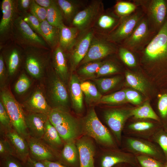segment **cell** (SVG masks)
<instances>
[{"label": "cell", "instance_id": "cell-1", "mask_svg": "<svg viewBox=\"0 0 167 167\" xmlns=\"http://www.w3.org/2000/svg\"><path fill=\"white\" fill-rule=\"evenodd\" d=\"M142 62L167 72V18L161 28L141 52Z\"/></svg>", "mask_w": 167, "mask_h": 167}, {"label": "cell", "instance_id": "cell-2", "mask_svg": "<svg viewBox=\"0 0 167 167\" xmlns=\"http://www.w3.org/2000/svg\"><path fill=\"white\" fill-rule=\"evenodd\" d=\"M83 135L92 138L100 146L108 149H115L116 145L110 132L101 122L93 108L80 120Z\"/></svg>", "mask_w": 167, "mask_h": 167}, {"label": "cell", "instance_id": "cell-3", "mask_svg": "<svg viewBox=\"0 0 167 167\" xmlns=\"http://www.w3.org/2000/svg\"><path fill=\"white\" fill-rule=\"evenodd\" d=\"M10 40L24 50L31 47L50 49L44 38L34 31L20 15L13 24Z\"/></svg>", "mask_w": 167, "mask_h": 167}, {"label": "cell", "instance_id": "cell-4", "mask_svg": "<svg viewBox=\"0 0 167 167\" xmlns=\"http://www.w3.org/2000/svg\"><path fill=\"white\" fill-rule=\"evenodd\" d=\"M51 53L50 49L38 47L24 50L23 63L27 72L35 79L42 77L50 65Z\"/></svg>", "mask_w": 167, "mask_h": 167}, {"label": "cell", "instance_id": "cell-5", "mask_svg": "<svg viewBox=\"0 0 167 167\" xmlns=\"http://www.w3.org/2000/svg\"><path fill=\"white\" fill-rule=\"evenodd\" d=\"M45 73L46 95L50 106L68 110L69 98L65 83L56 74L51 66Z\"/></svg>", "mask_w": 167, "mask_h": 167}, {"label": "cell", "instance_id": "cell-6", "mask_svg": "<svg viewBox=\"0 0 167 167\" xmlns=\"http://www.w3.org/2000/svg\"><path fill=\"white\" fill-rule=\"evenodd\" d=\"M157 33L151 27L145 15L130 36L118 46L138 54L145 48Z\"/></svg>", "mask_w": 167, "mask_h": 167}, {"label": "cell", "instance_id": "cell-7", "mask_svg": "<svg viewBox=\"0 0 167 167\" xmlns=\"http://www.w3.org/2000/svg\"><path fill=\"white\" fill-rule=\"evenodd\" d=\"M0 94V100L9 114L13 129L26 139L29 135L22 107L8 89L5 88H1Z\"/></svg>", "mask_w": 167, "mask_h": 167}, {"label": "cell", "instance_id": "cell-8", "mask_svg": "<svg viewBox=\"0 0 167 167\" xmlns=\"http://www.w3.org/2000/svg\"><path fill=\"white\" fill-rule=\"evenodd\" d=\"M143 10L152 29L157 33L167 18V0H133Z\"/></svg>", "mask_w": 167, "mask_h": 167}, {"label": "cell", "instance_id": "cell-9", "mask_svg": "<svg viewBox=\"0 0 167 167\" xmlns=\"http://www.w3.org/2000/svg\"><path fill=\"white\" fill-rule=\"evenodd\" d=\"M145 15L142 9L138 6L131 14L121 17L116 28L106 36L107 40L118 45H120L130 36Z\"/></svg>", "mask_w": 167, "mask_h": 167}, {"label": "cell", "instance_id": "cell-10", "mask_svg": "<svg viewBox=\"0 0 167 167\" xmlns=\"http://www.w3.org/2000/svg\"><path fill=\"white\" fill-rule=\"evenodd\" d=\"M118 45L108 41L106 36L95 33L91 40L88 52L80 63H87L101 59L117 53Z\"/></svg>", "mask_w": 167, "mask_h": 167}, {"label": "cell", "instance_id": "cell-11", "mask_svg": "<svg viewBox=\"0 0 167 167\" xmlns=\"http://www.w3.org/2000/svg\"><path fill=\"white\" fill-rule=\"evenodd\" d=\"M104 10L102 0H93L77 13L71 24V26L81 32L92 28L97 18Z\"/></svg>", "mask_w": 167, "mask_h": 167}, {"label": "cell", "instance_id": "cell-12", "mask_svg": "<svg viewBox=\"0 0 167 167\" xmlns=\"http://www.w3.org/2000/svg\"><path fill=\"white\" fill-rule=\"evenodd\" d=\"M2 16L0 22V46L10 41L14 22L19 15L17 0H2L1 4Z\"/></svg>", "mask_w": 167, "mask_h": 167}, {"label": "cell", "instance_id": "cell-13", "mask_svg": "<svg viewBox=\"0 0 167 167\" xmlns=\"http://www.w3.org/2000/svg\"><path fill=\"white\" fill-rule=\"evenodd\" d=\"M95 34L92 28L81 32L75 44L68 52L69 54L71 71L75 70L86 55Z\"/></svg>", "mask_w": 167, "mask_h": 167}, {"label": "cell", "instance_id": "cell-14", "mask_svg": "<svg viewBox=\"0 0 167 167\" xmlns=\"http://www.w3.org/2000/svg\"><path fill=\"white\" fill-rule=\"evenodd\" d=\"M8 75L15 74L23 62L24 49L13 41H10L0 46Z\"/></svg>", "mask_w": 167, "mask_h": 167}, {"label": "cell", "instance_id": "cell-15", "mask_svg": "<svg viewBox=\"0 0 167 167\" xmlns=\"http://www.w3.org/2000/svg\"><path fill=\"white\" fill-rule=\"evenodd\" d=\"M131 110L112 109L106 110L104 112L105 122L119 143L121 141L122 132L125 123L130 116H131Z\"/></svg>", "mask_w": 167, "mask_h": 167}, {"label": "cell", "instance_id": "cell-16", "mask_svg": "<svg viewBox=\"0 0 167 167\" xmlns=\"http://www.w3.org/2000/svg\"><path fill=\"white\" fill-rule=\"evenodd\" d=\"M30 152V156L37 161H58L59 154L41 139L29 136L26 139Z\"/></svg>", "mask_w": 167, "mask_h": 167}, {"label": "cell", "instance_id": "cell-17", "mask_svg": "<svg viewBox=\"0 0 167 167\" xmlns=\"http://www.w3.org/2000/svg\"><path fill=\"white\" fill-rule=\"evenodd\" d=\"M127 148L139 155L149 156L164 163L166 160L160 147L149 142L142 139L130 138L126 140Z\"/></svg>", "mask_w": 167, "mask_h": 167}, {"label": "cell", "instance_id": "cell-18", "mask_svg": "<svg viewBox=\"0 0 167 167\" xmlns=\"http://www.w3.org/2000/svg\"><path fill=\"white\" fill-rule=\"evenodd\" d=\"M121 164L140 167L136 157L115 149H106L101 154L99 162L100 167H113Z\"/></svg>", "mask_w": 167, "mask_h": 167}, {"label": "cell", "instance_id": "cell-19", "mask_svg": "<svg viewBox=\"0 0 167 167\" xmlns=\"http://www.w3.org/2000/svg\"><path fill=\"white\" fill-rule=\"evenodd\" d=\"M121 19L113 9L104 10L97 18L92 28L95 33L107 36L116 28Z\"/></svg>", "mask_w": 167, "mask_h": 167}, {"label": "cell", "instance_id": "cell-20", "mask_svg": "<svg viewBox=\"0 0 167 167\" xmlns=\"http://www.w3.org/2000/svg\"><path fill=\"white\" fill-rule=\"evenodd\" d=\"M76 144L79 152V167H96L95 141L88 136L82 135L76 140Z\"/></svg>", "mask_w": 167, "mask_h": 167}, {"label": "cell", "instance_id": "cell-21", "mask_svg": "<svg viewBox=\"0 0 167 167\" xmlns=\"http://www.w3.org/2000/svg\"><path fill=\"white\" fill-rule=\"evenodd\" d=\"M3 136H5L11 144L15 157L23 163H25L30 156L29 147L26 139L14 129Z\"/></svg>", "mask_w": 167, "mask_h": 167}, {"label": "cell", "instance_id": "cell-22", "mask_svg": "<svg viewBox=\"0 0 167 167\" xmlns=\"http://www.w3.org/2000/svg\"><path fill=\"white\" fill-rule=\"evenodd\" d=\"M48 119V115L41 113H28L25 115L26 125L29 136L42 139L45 124Z\"/></svg>", "mask_w": 167, "mask_h": 167}, {"label": "cell", "instance_id": "cell-23", "mask_svg": "<svg viewBox=\"0 0 167 167\" xmlns=\"http://www.w3.org/2000/svg\"><path fill=\"white\" fill-rule=\"evenodd\" d=\"M24 107L28 113H41L48 116L52 107L48 103L42 91L35 90L24 103Z\"/></svg>", "mask_w": 167, "mask_h": 167}, {"label": "cell", "instance_id": "cell-24", "mask_svg": "<svg viewBox=\"0 0 167 167\" xmlns=\"http://www.w3.org/2000/svg\"><path fill=\"white\" fill-rule=\"evenodd\" d=\"M66 53L58 45L52 51L51 55V66L56 74L65 83L69 77Z\"/></svg>", "mask_w": 167, "mask_h": 167}, {"label": "cell", "instance_id": "cell-25", "mask_svg": "<svg viewBox=\"0 0 167 167\" xmlns=\"http://www.w3.org/2000/svg\"><path fill=\"white\" fill-rule=\"evenodd\" d=\"M76 140L64 142L58 161L69 167H79V152Z\"/></svg>", "mask_w": 167, "mask_h": 167}, {"label": "cell", "instance_id": "cell-26", "mask_svg": "<svg viewBox=\"0 0 167 167\" xmlns=\"http://www.w3.org/2000/svg\"><path fill=\"white\" fill-rule=\"evenodd\" d=\"M69 88L72 108L76 113L80 114L84 109L83 92L80 80L77 75L72 74L71 76Z\"/></svg>", "mask_w": 167, "mask_h": 167}, {"label": "cell", "instance_id": "cell-27", "mask_svg": "<svg viewBox=\"0 0 167 167\" xmlns=\"http://www.w3.org/2000/svg\"><path fill=\"white\" fill-rule=\"evenodd\" d=\"M58 45L66 52H68L76 41L81 32L77 28L68 27L63 24L58 28Z\"/></svg>", "mask_w": 167, "mask_h": 167}, {"label": "cell", "instance_id": "cell-28", "mask_svg": "<svg viewBox=\"0 0 167 167\" xmlns=\"http://www.w3.org/2000/svg\"><path fill=\"white\" fill-rule=\"evenodd\" d=\"M62 13L64 21L71 24L77 13L84 6V1L79 0H56Z\"/></svg>", "mask_w": 167, "mask_h": 167}, {"label": "cell", "instance_id": "cell-29", "mask_svg": "<svg viewBox=\"0 0 167 167\" xmlns=\"http://www.w3.org/2000/svg\"><path fill=\"white\" fill-rule=\"evenodd\" d=\"M41 139L52 148L59 153L64 145L63 141L48 119L45 122L44 134Z\"/></svg>", "mask_w": 167, "mask_h": 167}, {"label": "cell", "instance_id": "cell-30", "mask_svg": "<svg viewBox=\"0 0 167 167\" xmlns=\"http://www.w3.org/2000/svg\"><path fill=\"white\" fill-rule=\"evenodd\" d=\"M40 28L42 37L53 50L58 46V28L49 24L46 20L41 22Z\"/></svg>", "mask_w": 167, "mask_h": 167}, {"label": "cell", "instance_id": "cell-31", "mask_svg": "<svg viewBox=\"0 0 167 167\" xmlns=\"http://www.w3.org/2000/svg\"><path fill=\"white\" fill-rule=\"evenodd\" d=\"M81 88L88 104L99 103L102 96L94 84L89 81L84 82L81 83Z\"/></svg>", "mask_w": 167, "mask_h": 167}, {"label": "cell", "instance_id": "cell-32", "mask_svg": "<svg viewBox=\"0 0 167 167\" xmlns=\"http://www.w3.org/2000/svg\"><path fill=\"white\" fill-rule=\"evenodd\" d=\"M131 116L137 119H151L161 123L159 116L156 113L148 102L131 110Z\"/></svg>", "mask_w": 167, "mask_h": 167}, {"label": "cell", "instance_id": "cell-33", "mask_svg": "<svg viewBox=\"0 0 167 167\" xmlns=\"http://www.w3.org/2000/svg\"><path fill=\"white\" fill-rule=\"evenodd\" d=\"M138 7V6L132 0H118L113 9L117 15L120 17H123L131 14L135 12Z\"/></svg>", "mask_w": 167, "mask_h": 167}, {"label": "cell", "instance_id": "cell-34", "mask_svg": "<svg viewBox=\"0 0 167 167\" xmlns=\"http://www.w3.org/2000/svg\"><path fill=\"white\" fill-rule=\"evenodd\" d=\"M46 20L49 24L57 28L64 23L62 13L56 2L47 9Z\"/></svg>", "mask_w": 167, "mask_h": 167}, {"label": "cell", "instance_id": "cell-35", "mask_svg": "<svg viewBox=\"0 0 167 167\" xmlns=\"http://www.w3.org/2000/svg\"><path fill=\"white\" fill-rule=\"evenodd\" d=\"M104 61L99 60L90 62L82 65L78 71V74L82 76L92 77L95 76Z\"/></svg>", "mask_w": 167, "mask_h": 167}, {"label": "cell", "instance_id": "cell-36", "mask_svg": "<svg viewBox=\"0 0 167 167\" xmlns=\"http://www.w3.org/2000/svg\"><path fill=\"white\" fill-rule=\"evenodd\" d=\"M0 127L1 135H4L13 128L9 114L3 104L0 101Z\"/></svg>", "mask_w": 167, "mask_h": 167}, {"label": "cell", "instance_id": "cell-37", "mask_svg": "<svg viewBox=\"0 0 167 167\" xmlns=\"http://www.w3.org/2000/svg\"><path fill=\"white\" fill-rule=\"evenodd\" d=\"M157 109L161 123L163 129L167 131V92H162L160 95Z\"/></svg>", "mask_w": 167, "mask_h": 167}, {"label": "cell", "instance_id": "cell-38", "mask_svg": "<svg viewBox=\"0 0 167 167\" xmlns=\"http://www.w3.org/2000/svg\"><path fill=\"white\" fill-rule=\"evenodd\" d=\"M118 54L120 59L128 67L134 68L137 65V61L135 55V53L129 49L118 46Z\"/></svg>", "mask_w": 167, "mask_h": 167}, {"label": "cell", "instance_id": "cell-39", "mask_svg": "<svg viewBox=\"0 0 167 167\" xmlns=\"http://www.w3.org/2000/svg\"><path fill=\"white\" fill-rule=\"evenodd\" d=\"M125 77L126 83L129 85L143 93L145 92L146 85L140 77L128 70L125 72Z\"/></svg>", "mask_w": 167, "mask_h": 167}, {"label": "cell", "instance_id": "cell-40", "mask_svg": "<svg viewBox=\"0 0 167 167\" xmlns=\"http://www.w3.org/2000/svg\"><path fill=\"white\" fill-rule=\"evenodd\" d=\"M120 78L115 77L110 78L95 79L94 80L100 91L106 92L113 88L120 81Z\"/></svg>", "mask_w": 167, "mask_h": 167}, {"label": "cell", "instance_id": "cell-41", "mask_svg": "<svg viewBox=\"0 0 167 167\" xmlns=\"http://www.w3.org/2000/svg\"><path fill=\"white\" fill-rule=\"evenodd\" d=\"M153 139L161 149L167 161V131L161 127L154 132Z\"/></svg>", "mask_w": 167, "mask_h": 167}, {"label": "cell", "instance_id": "cell-42", "mask_svg": "<svg viewBox=\"0 0 167 167\" xmlns=\"http://www.w3.org/2000/svg\"><path fill=\"white\" fill-rule=\"evenodd\" d=\"M126 101H127L125 91L121 90L102 96L99 103L104 104H116Z\"/></svg>", "mask_w": 167, "mask_h": 167}, {"label": "cell", "instance_id": "cell-43", "mask_svg": "<svg viewBox=\"0 0 167 167\" xmlns=\"http://www.w3.org/2000/svg\"><path fill=\"white\" fill-rule=\"evenodd\" d=\"M120 68L117 64L112 60L104 61L96 74L97 77L113 74L120 71Z\"/></svg>", "mask_w": 167, "mask_h": 167}, {"label": "cell", "instance_id": "cell-44", "mask_svg": "<svg viewBox=\"0 0 167 167\" xmlns=\"http://www.w3.org/2000/svg\"><path fill=\"white\" fill-rule=\"evenodd\" d=\"M31 83L30 79L24 73L20 75L14 86L15 92L21 95L26 92L30 88Z\"/></svg>", "mask_w": 167, "mask_h": 167}, {"label": "cell", "instance_id": "cell-45", "mask_svg": "<svg viewBox=\"0 0 167 167\" xmlns=\"http://www.w3.org/2000/svg\"><path fill=\"white\" fill-rule=\"evenodd\" d=\"M136 157L140 167H163L165 163L147 156L139 155Z\"/></svg>", "mask_w": 167, "mask_h": 167}, {"label": "cell", "instance_id": "cell-46", "mask_svg": "<svg viewBox=\"0 0 167 167\" xmlns=\"http://www.w3.org/2000/svg\"><path fill=\"white\" fill-rule=\"evenodd\" d=\"M20 15L34 31L42 37L40 28L41 22L36 17L29 12Z\"/></svg>", "mask_w": 167, "mask_h": 167}, {"label": "cell", "instance_id": "cell-47", "mask_svg": "<svg viewBox=\"0 0 167 167\" xmlns=\"http://www.w3.org/2000/svg\"><path fill=\"white\" fill-rule=\"evenodd\" d=\"M0 139V158L8 156L15 157L14 152L12 146L4 136H1Z\"/></svg>", "mask_w": 167, "mask_h": 167}, {"label": "cell", "instance_id": "cell-48", "mask_svg": "<svg viewBox=\"0 0 167 167\" xmlns=\"http://www.w3.org/2000/svg\"><path fill=\"white\" fill-rule=\"evenodd\" d=\"M154 124L152 122L140 121L130 124L128 126V128L131 130L135 132H144L156 128Z\"/></svg>", "mask_w": 167, "mask_h": 167}, {"label": "cell", "instance_id": "cell-49", "mask_svg": "<svg viewBox=\"0 0 167 167\" xmlns=\"http://www.w3.org/2000/svg\"><path fill=\"white\" fill-rule=\"evenodd\" d=\"M29 12L36 17L41 22L46 20L47 9L37 4L32 0Z\"/></svg>", "mask_w": 167, "mask_h": 167}, {"label": "cell", "instance_id": "cell-50", "mask_svg": "<svg viewBox=\"0 0 167 167\" xmlns=\"http://www.w3.org/2000/svg\"><path fill=\"white\" fill-rule=\"evenodd\" d=\"M0 167H24L23 164L13 156L0 158Z\"/></svg>", "mask_w": 167, "mask_h": 167}, {"label": "cell", "instance_id": "cell-51", "mask_svg": "<svg viewBox=\"0 0 167 167\" xmlns=\"http://www.w3.org/2000/svg\"><path fill=\"white\" fill-rule=\"evenodd\" d=\"M125 91L126 101L136 105H139L141 103L142 97L136 91L131 89H126Z\"/></svg>", "mask_w": 167, "mask_h": 167}, {"label": "cell", "instance_id": "cell-52", "mask_svg": "<svg viewBox=\"0 0 167 167\" xmlns=\"http://www.w3.org/2000/svg\"><path fill=\"white\" fill-rule=\"evenodd\" d=\"M8 75L7 69L2 54H0V84L1 88H5Z\"/></svg>", "mask_w": 167, "mask_h": 167}, {"label": "cell", "instance_id": "cell-53", "mask_svg": "<svg viewBox=\"0 0 167 167\" xmlns=\"http://www.w3.org/2000/svg\"><path fill=\"white\" fill-rule=\"evenodd\" d=\"M32 0H17V6L19 15L29 11Z\"/></svg>", "mask_w": 167, "mask_h": 167}, {"label": "cell", "instance_id": "cell-54", "mask_svg": "<svg viewBox=\"0 0 167 167\" xmlns=\"http://www.w3.org/2000/svg\"><path fill=\"white\" fill-rule=\"evenodd\" d=\"M23 164L24 167H46L41 162L33 159L30 156L26 162Z\"/></svg>", "mask_w": 167, "mask_h": 167}, {"label": "cell", "instance_id": "cell-55", "mask_svg": "<svg viewBox=\"0 0 167 167\" xmlns=\"http://www.w3.org/2000/svg\"><path fill=\"white\" fill-rule=\"evenodd\" d=\"M35 2L39 5L46 9L54 4L55 0H34Z\"/></svg>", "mask_w": 167, "mask_h": 167}, {"label": "cell", "instance_id": "cell-56", "mask_svg": "<svg viewBox=\"0 0 167 167\" xmlns=\"http://www.w3.org/2000/svg\"><path fill=\"white\" fill-rule=\"evenodd\" d=\"M41 162L46 167H69L57 161H43Z\"/></svg>", "mask_w": 167, "mask_h": 167}, {"label": "cell", "instance_id": "cell-57", "mask_svg": "<svg viewBox=\"0 0 167 167\" xmlns=\"http://www.w3.org/2000/svg\"><path fill=\"white\" fill-rule=\"evenodd\" d=\"M126 165L127 164H121L116 165L113 167H126Z\"/></svg>", "mask_w": 167, "mask_h": 167}, {"label": "cell", "instance_id": "cell-58", "mask_svg": "<svg viewBox=\"0 0 167 167\" xmlns=\"http://www.w3.org/2000/svg\"><path fill=\"white\" fill-rule=\"evenodd\" d=\"M163 167H167V161H166L164 164Z\"/></svg>", "mask_w": 167, "mask_h": 167}, {"label": "cell", "instance_id": "cell-59", "mask_svg": "<svg viewBox=\"0 0 167 167\" xmlns=\"http://www.w3.org/2000/svg\"><path fill=\"white\" fill-rule=\"evenodd\" d=\"M127 164L126 165V166H127ZM129 166H130V167H137V166H132V165H130Z\"/></svg>", "mask_w": 167, "mask_h": 167}]
</instances>
